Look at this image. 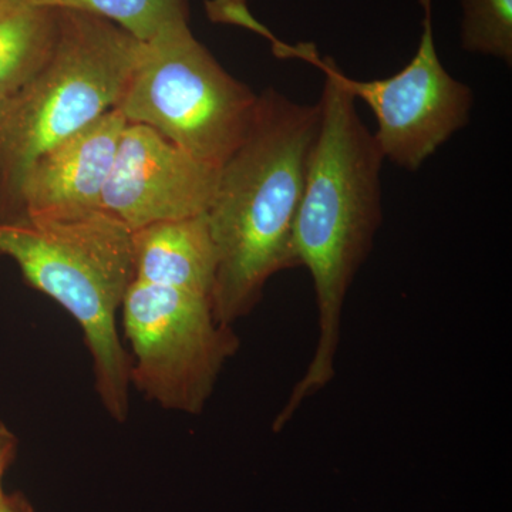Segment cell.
Listing matches in <instances>:
<instances>
[{
    "label": "cell",
    "instance_id": "8992f818",
    "mask_svg": "<svg viewBox=\"0 0 512 512\" xmlns=\"http://www.w3.org/2000/svg\"><path fill=\"white\" fill-rule=\"evenodd\" d=\"M130 383L164 410L198 416L241 346L232 326L197 293L134 279L123 303Z\"/></svg>",
    "mask_w": 512,
    "mask_h": 512
},
{
    "label": "cell",
    "instance_id": "3957f363",
    "mask_svg": "<svg viewBox=\"0 0 512 512\" xmlns=\"http://www.w3.org/2000/svg\"><path fill=\"white\" fill-rule=\"evenodd\" d=\"M0 255L79 323L101 406L117 423L127 421L130 355L117 312L134 281L130 229L103 211L73 220L0 222Z\"/></svg>",
    "mask_w": 512,
    "mask_h": 512
},
{
    "label": "cell",
    "instance_id": "4fadbf2b",
    "mask_svg": "<svg viewBox=\"0 0 512 512\" xmlns=\"http://www.w3.org/2000/svg\"><path fill=\"white\" fill-rule=\"evenodd\" d=\"M461 49L512 66V0H460Z\"/></svg>",
    "mask_w": 512,
    "mask_h": 512
},
{
    "label": "cell",
    "instance_id": "ba28073f",
    "mask_svg": "<svg viewBox=\"0 0 512 512\" xmlns=\"http://www.w3.org/2000/svg\"><path fill=\"white\" fill-rule=\"evenodd\" d=\"M220 171L153 128L127 123L104 185L101 211L130 231L207 214Z\"/></svg>",
    "mask_w": 512,
    "mask_h": 512
},
{
    "label": "cell",
    "instance_id": "9c48e42d",
    "mask_svg": "<svg viewBox=\"0 0 512 512\" xmlns=\"http://www.w3.org/2000/svg\"><path fill=\"white\" fill-rule=\"evenodd\" d=\"M127 121L113 109L45 151L20 184L10 222L73 220L101 211V197Z\"/></svg>",
    "mask_w": 512,
    "mask_h": 512
},
{
    "label": "cell",
    "instance_id": "52a82bcc",
    "mask_svg": "<svg viewBox=\"0 0 512 512\" xmlns=\"http://www.w3.org/2000/svg\"><path fill=\"white\" fill-rule=\"evenodd\" d=\"M420 3L424 18L419 47L402 70L387 79L359 82L336 67L340 83L375 114V137L384 160L412 173L467 126L474 106L473 90L447 72L437 53L433 0Z\"/></svg>",
    "mask_w": 512,
    "mask_h": 512
},
{
    "label": "cell",
    "instance_id": "5b68a950",
    "mask_svg": "<svg viewBox=\"0 0 512 512\" xmlns=\"http://www.w3.org/2000/svg\"><path fill=\"white\" fill-rule=\"evenodd\" d=\"M258 101L185 25L143 43L116 109L221 170L247 138Z\"/></svg>",
    "mask_w": 512,
    "mask_h": 512
},
{
    "label": "cell",
    "instance_id": "7a4b0ae2",
    "mask_svg": "<svg viewBox=\"0 0 512 512\" xmlns=\"http://www.w3.org/2000/svg\"><path fill=\"white\" fill-rule=\"evenodd\" d=\"M320 127V106L259 94L244 143L222 165L207 212L217 252L212 309L222 325L247 318L269 279L298 268L293 232Z\"/></svg>",
    "mask_w": 512,
    "mask_h": 512
},
{
    "label": "cell",
    "instance_id": "6da1fadb",
    "mask_svg": "<svg viewBox=\"0 0 512 512\" xmlns=\"http://www.w3.org/2000/svg\"><path fill=\"white\" fill-rule=\"evenodd\" d=\"M281 49L319 67L326 79L318 138L293 232L298 265L308 269L315 289L319 336L305 375L275 417L276 433L335 377L346 296L382 227L384 163L375 134L357 113L355 97L336 76L335 62L319 57L311 45Z\"/></svg>",
    "mask_w": 512,
    "mask_h": 512
},
{
    "label": "cell",
    "instance_id": "7c38bea8",
    "mask_svg": "<svg viewBox=\"0 0 512 512\" xmlns=\"http://www.w3.org/2000/svg\"><path fill=\"white\" fill-rule=\"evenodd\" d=\"M47 8L76 10L109 20L148 43L190 25V0H32Z\"/></svg>",
    "mask_w": 512,
    "mask_h": 512
},
{
    "label": "cell",
    "instance_id": "5bb4252c",
    "mask_svg": "<svg viewBox=\"0 0 512 512\" xmlns=\"http://www.w3.org/2000/svg\"><path fill=\"white\" fill-rule=\"evenodd\" d=\"M18 448V437L0 421V495L5 493L3 491V478H5L6 471L9 470L13 461L16 460V456H18Z\"/></svg>",
    "mask_w": 512,
    "mask_h": 512
},
{
    "label": "cell",
    "instance_id": "9a60e30c",
    "mask_svg": "<svg viewBox=\"0 0 512 512\" xmlns=\"http://www.w3.org/2000/svg\"><path fill=\"white\" fill-rule=\"evenodd\" d=\"M0 512H35L32 503L20 491L0 495Z\"/></svg>",
    "mask_w": 512,
    "mask_h": 512
},
{
    "label": "cell",
    "instance_id": "8fae6325",
    "mask_svg": "<svg viewBox=\"0 0 512 512\" xmlns=\"http://www.w3.org/2000/svg\"><path fill=\"white\" fill-rule=\"evenodd\" d=\"M57 33L59 9L32 0H0V103L39 72Z\"/></svg>",
    "mask_w": 512,
    "mask_h": 512
},
{
    "label": "cell",
    "instance_id": "30bf717a",
    "mask_svg": "<svg viewBox=\"0 0 512 512\" xmlns=\"http://www.w3.org/2000/svg\"><path fill=\"white\" fill-rule=\"evenodd\" d=\"M134 279L207 296L212 302L217 252L207 214L131 231Z\"/></svg>",
    "mask_w": 512,
    "mask_h": 512
},
{
    "label": "cell",
    "instance_id": "277c9868",
    "mask_svg": "<svg viewBox=\"0 0 512 512\" xmlns=\"http://www.w3.org/2000/svg\"><path fill=\"white\" fill-rule=\"evenodd\" d=\"M143 42L109 20L59 9V33L39 72L0 103V222L12 221L37 158L119 106Z\"/></svg>",
    "mask_w": 512,
    "mask_h": 512
}]
</instances>
